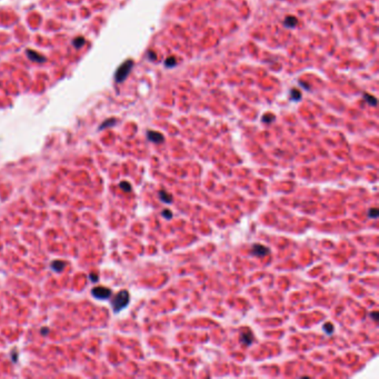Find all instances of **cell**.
<instances>
[{
  "instance_id": "1",
  "label": "cell",
  "mask_w": 379,
  "mask_h": 379,
  "mask_svg": "<svg viewBox=\"0 0 379 379\" xmlns=\"http://www.w3.org/2000/svg\"><path fill=\"white\" fill-rule=\"evenodd\" d=\"M129 293L127 290H121L117 293V296L115 297V299L112 300V308L116 312L120 311L125 308L126 306L129 304Z\"/></svg>"
},
{
  "instance_id": "2",
  "label": "cell",
  "mask_w": 379,
  "mask_h": 379,
  "mask_svg": "<svg viewBox=\"0 0 379 379\" xmlns=\"http://www.w3.org/2000/svg\"><path fill=\"white\" fill-rule=\"evenodd\" d=\"M132 67H134V61L132 60H127L120 66L116 71V76H115V80L116 83H122L123 80L128 77L129 72L131 71Z\"/></svg>"
},
{
  "instance_id": "3",
  "label": "cell",
  "mask_w": 379,
  "mask_h": 379,
  "mask_svg": "<svg viewBox=\"0 0 379 379\" xmlns=\"http://www.w3.org/2000/svg\"><path fill=\"white\" fill-rule=\"evenodd\" d=\"M92 296L97 298V299H107L111 296V290H110L109 288L107 287H102V286H99V287H95L92 288L91 290Z\"/></svg>"
},
{
  "instance_id": "4",
  "label": "cell",
  "mask_w": 379,
  "mask_h": 379,
  "mask_svg": "<svg viewBox=\"0 0 379 379\" xmlns=\"http://www.w3.org/2000/svg\"><path fill=\"white\" fill-rule=\"evenodd\" d=\"M269 252H270L269 248H267L266 246L260 245V244L252 245V248H251V251H250V254L256 257H265V256H267V255H269Z\"/></svg>"
},
{
  "instance_id": "5",
  "label": "cell",
  "mask_w": 379,
  "mask_h": 379,
  "mask_svg": "<svg viewBox=\"0 0 379 379\" xmlns=\"http://www.w3.org/2000/svg\"><path fill=\"white\" fill-rule=\"evenodd\" d=\"M147 137L149 139L150 141H153L155 144H161L164 142L165 140V138L162 136L160 132H157V131H148L147 132Z\"/></svg>"
},
{
  "instance_id": "6",
  "label": "cell",
  "mask_w": 379,
  "mask_h": 379,
  "mask_svg": "<svg viewBox=\"0 0 379 379\" xmlns=\"http://www.w3.org/2000/svg\"><path fill=\"white\" fill-rule=\"evenodd\" d=\"M240 341L244 344V345H247V346H250L254 341V336H252V333L249 331L248 329H246V331H242L241 335H240Z\"/></svg>"
},
{
  "instance_id": "7",
  "label": "cell",
  "mask_w": 379,
  "mask_h": 379,
  "mask_svg": "<svg viewBox=\"0 0 379 379\" xmlns=\"http://www.w3.org/2000/svg\"><path fill=\"white\" fill-rule=\"evenodd\" d=\"M26 55H27V57H28L29 59H30L31 61H37V62H43V61L46 60V58H45L43 56H41L40 53H38V52L34 51V50H30V49H28L27 51H26Z\"/></svg>"
},
{
  "instance_id": "8",
  "label": "cell",
  "mask_w": 379,
  "mask_h": 379,
  "mask_svg": "<svg viewBox=\"0 0 379 379\" xmlns=\"http://www.w3.org/2000/svg\"><path fill=\"white\" fill-rule=\"evenodd\" d=\"M159 198H160V200L162 202H166V204H171V201H172V196L167 193V191H165V190H160L159 191Z\"/></svg>"
},
{
  "instance_id": "9",
  "label": "cell",
  "mask_w": 379,
  "mask_h": 379,
  "mask_svg": "<svg viewBox=\"0 0 379 379\" xmlns=\"http://www.w3.org/2000/svg\"><path fill=\"white\" fill-rule=\"evenodd\" d=\"M285 26L288 28H293L296 27L297 24H298V20H297L295 17H287V18L285 19Z\"/></svg>"
},
{
  "instance_id": "10",
  "label": "cell",
  "mask_w": 379,
  "mask_h": 379,
  "mask_svg": "<svg viewBox=\"0 0 379 379\" xmlns=\"http://www.w3.org/2000/svg\"><path fill=\"white\" fill-rule=\"evenodd\" d=\"M64 267V261H60V260H56V261H52L51 263V268L56 271H61Z\"/></svg>"
},
{
  "instance_id": "11",
  "label": "cell",
  "mask_w": 379,
  "mask_h": 379,
  "mask_svg": "<svg viewBox=\"0 0 379 379\" xmlns=\"http://www.w3.org/2000/svg\"><path fill=\"white\" fill-rule=\"evenodd\" d=\"M85 42H86V40H85L83 37H77V38H75L73 41H72L73 46H75V48H77V49L81 48V47L85 45Z\"/></svg>"
},
{
  "instance_id": "12",
  "label": "cell",
  "mask_w": 379,
  "mask_h": 379,
  "mask_svg": "<svg viewBox=\"0 0 379 379\" xmlns=\"http://www.w3.org/2000/svg\"><path fill=\"white\" fill-rule=\"evenodd\" d=\"M364 97H365V99H366L367 102H368V104H370L371 106H376V105H377L376 98L373 97V96H369V95H367V94H365Z\"/></svg>"
},
{
  "instance_id": "13",
  "label": "cell",
  "mask_w": 379,
  "mask_h": 379,
  "mask_svg": "<svg viewBox=\"0 0 379 379\" xmlns=\"http://www.w3.org/2000/svg\"><path fill=\"white\" fill-rule=\"evenodd\" d=\"M120 188H121L123 191H126V193H129V191L131 190L130 183L127 182V181H121V182H120Z\"/></svg>"
},
{
  "instance_id": "14",
  "label": "cell",
  "mask_w": 379,
  "mask_h": 379,
  "mask_svg": "<svg viewBox=\"0 0 379 379\" xmlns=\"http://www.w3.org/2000/svg\"><path fill=\"white\" fill-rule=\"evenodd\" d=\"M324 330L328 333V335H331L333 331V326L330 324V322H327V324L324 325Z\"/></svg>"
},
{
  "instance_id": "15",
  "label": "cell",
  "mask_w": 379,
  "mask_h": 379,
  "mask_svg": "<svg viewBox=\"0 0 379 379\" xmlns=\"http://www.w3.org/2000/svg\"><path fill=\"white\" fill-rule=\"evenodd\" d=\"M165 66H167V67H174V66H176V59H175L174 57H169V58L165 61Z\"/></svg>"
},
{
  "instance_id": "16",
  "label": "cell",
  "mask_w": 379,
  "mask_h": 379,
  "mask_svg": "<svg viewBox=\"0 0 379 379\" xmlns=\"http://www.w3.org/2000/svg\"><path fill=\"white\" fill-rule=\"evenodd\" d=\"M115 123H116V119H113V118H112V119H109V120H107V121H105L104 123L101 125L100 129H104V128H106V127H110V126H113Z\"/></svg>"
},
{
  "instance_id": "17",
  "label": "cell",
  "mask_w": 379,
  "mask_h": 379,
  "mask_svg": "<svg viewBox=\"0 0 379 379\" xmlns=\"http://www.w3.org/2000/svg\"><path fill=\"white\" fill-rule=\"evenodd\" d=\"M368 216H369L370 218H377L378 217V209H377V208H371V209H369Z\"/></svg>"
},
{
  "instance_id": "18",
  "label": "cell",
  "mask_w": 379,
  "mask_h": 379,
  "mask_svg": "<svg viewBox=\"0 0 379 379\" xmlns=\"http://www.w3.org/2000/svg\"><path fill=\"white\" fill-rule=\"evenodd\" d=\"M300 97H301L300 91H298L296 89H293V91H291V99H293V100H299Z\"/></svg>"
},
{
  "instance_id": "19",
  "label": "cell",
  "mask_w": 379,
  "mask_h": 379,
  "mask_svg": "<svg viewBox=\"0 0 379 379\" xmlns=\"http://www.w3.org/2000/svg\"><path fill=\"white\" fill-rule=\"evenodd\" d=\"M161 215L166 218V219H171V218H172V212H171L170 210H168V209H165V210L161 212Z\"/></svg>"
},
{
  "instance_id": "20",
  "label": "cell",
  "mask_w": 379,
  "mask_h": 379,
  "mask_svg": "<svg viewBox=\"0 0 379 379\" xmlns=\"http://www.w3.org/2000/svg\"><path fill=\"white\" fill-rule=\"evenodd\" d=\"M272 120H274V116H265L263 118V121H265V122H270V121H272Z\"/></svg>"
},
{
  "instance_id": "21",
  "label": "cell",
  "mask_w": 379,
  "mask_h": 379,
  "mask_svg": "<svg viewBox=\"0 0 379 379\" xmlns=\"http://www.w3.org/2000/svg\"><path fill=\"white\" fill-rule=\"evenodd\" d=\"M371 318H373V319H375V320H377V319H378V312H377V311L373 312V314H371Z\"/></svg>"
},
{
  "instance_id": "22",
  "label": "cell",
  "mask_w": 379,
  "mask_h": 379,
  "mask_svg": "<svg viewBox=\"0 0 379 379\" xmlns=\"http://www.w3.org/2000/svg\"><path fill=\"white\" fill-rule=\"evenodd\" d=\"M148 53H149V58H150V59H153V60H155V59H156V56H155V53H153V51H149Z\"/></svg>"
},
{
  "instance_id": "23",
  "label": "cell",
  "mask_w": 379,
  "mask_h": 379,
  "mask_svg": "<svg viewBox=\"0 0 379 379\" xmlns=\"http://www.w3.org/2000/svg\"><path fill=\"white\" fill-rule=\"evenodd\" d=\"M90 278H91L94 281H97V280H98V276H96V275H90Z\"/></svg>"
},
{
  "instance_id": "24",
  "label": "cell",
  "mask_w": 379,
  "mask_h": 379,
  "mask_svg": "<svg viewBox=\"0 0 379 379\" xmlns=\"http://www.w3.org/2000/svg\"><path fill=\"white\" fill-rule=\"evenodd\" d=\"M48 331H49L48 329H42V330H41V333H47Z\"/></svg>"
}]
</instances>
